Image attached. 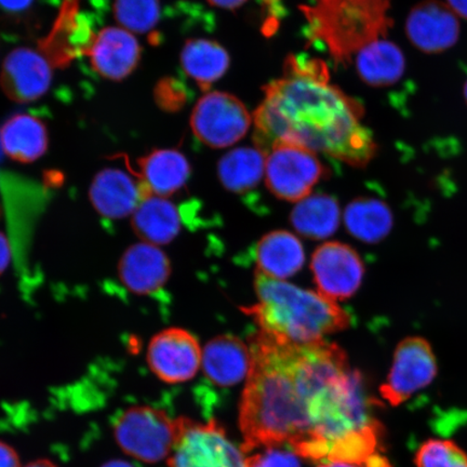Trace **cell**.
Here are the masks:
<instances>
[{
  "mask_svg": "<svg viewBox=\"0 0 467 467\" xmlns=\"http://www.w3.org/2000/svg\"><path fill=\"white\" fill-rule=\"evenodd\" d=\"M0 467H21L19 454L3 441H0Z\"/></svg>",
  "mask_w": 467,
  "mask_h": 467,
  "instance_id": "obj_33",
  "label": "cell"
},
{
  "mask_svg": "<svg viewBox=\"0 0 467 467\" xmlns=\"http://www.w3.org/2000/svg\"><path fill=\"white\" fill-rule=\"evenodd\" d=\"M102 78L120 81L130 76L141 60V46L126 29L105 27L87 54Z\"/></svg>",
  "mask_w": 467,
  "mask_h": 467,
  "instance_id": "obj_17",
  "label": "cell"
},
{
  "mask_svg": "<svg viewBox=\"0 0 467 467\" xmlns=\"http://www.w3.org/2000/svg\"><path fill=\"white\" fill-rule=\"evenodd\" d=\"M202 365L209 381L221 388L234 387L249 375L250 348L236 337H214L203 349Z\"/></svg>",
  "mask_w": 467,
  "mask_h": 467,
  "instance_id": "obj_18",
  "label": "cell"
},
{
  "mask_svg": "<svg viewBox=\"0 0 467 467\" xmlns=\"http://www.w3.org/2000/svg\"><path fill=\"white\" fill-rule=\"evenodd\" d=\"M178 435L169 467H247L246 457L214 420L206 424L178 418Z\"/></svg>",
  "mask_w": 467,
  "mask_h": 467,
  "instance_id": "obj_6",
  "label": "cell"
},
{
  "mask_svg": "<svg viewBox=\"0 0 467 467\" xmlns=\"http://www.w3.org/2000/svg\"><path fill=\"white\" fill-rule=\"evenodd\" d=\"M177 419L150 406H134L117 418L114 437L121 451L145 463H159L172 452Z\"/></svg>",
  "mask_w": 467,
  "mask_h": 467,
  "instance_id": "obj_5",
  "label": "cell"
},
{
  "mask_svg": "<svg viewBox=\"0 0 467 467\" xmlns=\"http://www.w3.org/2000/svg\"><path fill=\"white\" fill-rule=\"evenodd\" d=\"M406 32L409 40L420 51L441 54L458 43L460 22L446 3L425 0L409 14Z\"/></svg>",
  "mask_w": 467,
  "mask_h": 467,
  "instance_id": "obj_12",
  "label": "cell"
},
{
  "mask_svg": "<svg viewBox=\"0 0 467 467\" xmlns=\"http://www.w3.org/2000/svg\"><path fill=\"white\" fill-rule=\"evenodd\" d=\"M318 467H358L353 464L342 463V462H334V463H325L323 465H319Z\"/></svg>",
  "mask_w": 467,
  "mask_h": 467,
  "instance_id": "obj_40",
  "label": "cell"
},
{
  "mask_svg": "<svg viewBox=\"0 0 467 467\" xmlns=\"http://www.w3.org/2000/svg\"><path fill=\"white\" fill-rule=\"evenodd\" d=\"M389 0H313L300 5L309 44L328 50L336 66L349 67L365 47L387 38L393 26Z\"/></svg>",
  "mask_w": 467,
  "mask_h": 467,
  "instance_id": "obj_4",
  "label": "cell"
},
{
  "mask_svg": "<svg viewBox=\"0 0 467 467\" xmlns=\"http://www.w3.org/2000/svg\"><path fill=\"white\" fill-rule=\"evenodd\" d=\"M328 168L314 151L290 143H275L266 153L265 182L279 200L299 202L315 185L328 178Z\"/></svg>",
  "mask_w": 467,
  "mask_h": 467,
  "instance_id": "obj_7",
  "label": "cell"
},
{
  "mask_svg": "<svg viewBox=\"0 0 467 467\" xmlns=\"http://www.w3.org/2000/svg\"><path fill=\"white\" fill-rule=\"evenodd\" d=\"M353 63L359 78L376 88L399 83L406 71V58L400 47L385 38L365 47Z\"/></svg>",
  "mask_w": 467,
  "mask_h": 467,
  "instance_id": "obj_21",
  "label": "cell"
},
{
  "mask_svg": "<svg viewBox=\"0 0 467 467\" xmlns=\"http://www.w3.org/2000/svg\"><path fill=\"white\" fill-rule=\"evenodd\" d=\"M140 178L151 195L168 197L179 192L191 177V166L177 150H155L139 160Z\"/></svg>",
  "mask_w": 467,
  "mask_h": 467,
  "instance_id": "obj_19",
  "label": "cell"
},
{
  "mask_svg": "<svg viewBox=\"0 0 467 467\" xmlns=\"http://www.w3.org/2000/svg\"><path fill=\"white\" fill-rule=\"evenodd\" d=\"M266 154L256 148H238L225 154L218 163V177L227 191H251L265 174Z\"/></svg>",
  "mask_w": 467,
  "mask_h": 467,
  "instance_id": "obj_25",
  "label": "cell"
},
{
  "mask_svg": "<svg viewBox=\"0 0 467 467\" xmlns=\"http://www.w3.org/2000/svg\"><path fill=\"white\" fill-rule=\"evenodd\" d=\"M131 225L141 242L160 247L179 235L181 214L177 206L165 197L150 195L131 215Z\"/></svg>",
  "mask_w": 467,
  "mask_h": 467,
  "instance_id": "obj_20",
  "label": "cell"
},
{
  "mask_svg": "<svg viewBox=\"0 0 467 467\" xmlns=\"http://www.w3.org/2000/svg\"><path fill=\"white\" fill-rule=\"evenodd\" d=\"M247 467H301L294 451L280 447L263 448L262 451L246 458Z\"/></svg>",
  "mask_w": 467,
  "mask_h": 467,
  "instance_id": "obj_31",
  "label": "cell"
},
{
  "mask_svg": "<svg viewBox=\"0 0 467 467\" xmlns=\"http://www.w3.org/2000/svg\"><path fill=\"white\" fill-rule=\"evenodd\" d=\"M155 101L168 113L178 112L188 101V92L180 80L166 78L157 83L154 91Z\"/></svg>",
  "mask_w": 467,
  "mask_h": 467,
  "instance_id": "obj_30",
  "label": "cell"
},
{
  "mask_svg": "<svg viewBox=\"0 0 467 467\" xmlns=\"http://www.w3.org/2000/svg\"><path fill=\"white\" fill-rule=\"evenodd\" d=\"M436 356L428 340L407 337L397 347L393 366L379 393L397 407L420 390L428 388L437 376Z\"/></svg>",
  "mask_w": 467,
  "mask_h": 467,
  "instance_id": "obj_9",
  "label": "cell"
},
{
  "mask_svg": "<svg viewBox=\"0 0 467 467\" xmlns=\"http://www.w3.org/2000/svg\"><path fill=\"white\" fill-rule=\"evenodd\" d=\"M171 261L155 244L138 243L128 248L119 263V275L125 287L138 296L153 295L168 282Z\"/></svg>",
  "mask_w": 467,
  "mask_h": 467,
  "instance_id": "obj_16",
  "label": "cell"
},
{
  "mask_svg": "<svg viewBox=\"0 0 467 467\" xmlns=\"http://www.w3.org/2000/svg\"><path fill=\"white\" fill-rule=\"evenodd\" d=\"M311 267L319 294L332 301L352 296L359 289L365 272L358 254L337 242L323 244L315 250Z\"/></svg>",
  "mask_w": 467,
  "mask_h": 467,
  "instance_id": "obj_11",
  "label": "cell"
},
{
  "mask_svg": "<svg viewBox=\"0 0 467 467\" xmlns=\"http://www.w3.org/2000/svg\"><path fill=\"white\" fill-rule=\"evenodd\" d=\"M35 0H0V13L9 16H19L31 10Z\"/></svg>",
  "mask_w": 467,
  "mask_h": 467,
  "instance_id": "obj_32",
  "label": "cell"
},
{
  "mask_svg": "<svg viewBox=\"0 0 467 467\" xmlns=\"http://www.w3.org/2000/svg\"><path fill=\"white\" fill-rule=\"evenodd\" d=\"M464 97H465V100H466V103H467V81H466V84H465V87H464Z\"/></svg>",
  "mask_w": 467,
  "mask_h": 467,
  "instance_id": "obj_41",
  "label": "cell"
},
{
  "mask_svg": "<svg viewBox=\"0 0 467 467\" xmlns=\"http://www.w3.org/2000/svg\"><path fill=\"white\" fill-rule=\"evenodd\" d=\"M254 287L258 305L243 307L242 311L266 334L295 343H313L350 325L346 309L319 292L297 288L259 271L255 273Z\"/></svg>",
  "mask_w": 467,
  "mask_h": 467,
  "instance_id": "obj_3",
  "label": "cell"
},
{
  "mask_svg": "<svg viewBox=\"0 0 467 467\" xmlns=\"http://www.w3.org/2000/svg\"><path fill=\"white\" fill-rule=\"evenodd\" d=\"M51 64L31 48H17L5 57L0 73V87L11 101L31 103L49 90Z\"/></svg>",
  "mask_w": 467,
  "mask_h": 467,
  "instance_id": "obj_13",
  "label": "cell"
},
{
  "mask_svg": "<svg viewBox=\"0 0 467 467\" xmlns=\"http://www.w3.org/2000/svg\"><path fill=\"white\" fill-rule=\"evenodd\" d=\"M417 467H467V454L451 441L429 440L416 453Z\"/></svg>",
  "mask_w": 467,
  "mask_h": 467,
  "instance_id": "obj_29",
  "label": "cell"
},
{
  "mask_svg": "<svg viewBox=\"0 0 467 467\" xmlns=\"http://www.w3.org/2000/svg\"><path fill=\"white\" fill-rule=\"evenodd\" d=\"M114 16L128 31L145 34L159 23L161 3L160 0H115Z\"/></svg>",
  "mask_w": 467,
  "mask_h": 467,
  "instance_id": "obj_28",
  "label": "cell"
},
{
  "mask_svg": "<svg viewBox=\"0 0 467 467\" xmlns=\"http://www.w3.org/2000/svg\"><path fill=\"white\" fill-rule=\"evenodd\" d=\"M26 467H57L55 463H52L49 460H37L34 462L27 464Z\"/></svg>",
  "mask_w": 467,
  "mask_h": 467,
  "instance_id": "obj_39",
  "label": "cell"
},
{
  "mask_svg": "<svg viewBox=\"0 0 467 467\" xmlns=\"http://www.w3.org/2000/svg\"><path fill=\"white\" fill-rule=\"evenodd\" d=\"M446 4L455 15L467 19V0H447Z\"/></svg>",
  "mask_w": 467,
  "mask_h": 467,
  "instance_id": "obj_36",
  "label": "cell"
},
{
  "mask_svg": "<svg viewBox=\"0 0 467 467\" xmlns=\"http://www.w3.org/2000/svg\"><path fill=\"white\" fill-rule=\"evenodd\" d=\"M263 91L254 143L265 154L273 144L290 143L358 168L376 156L372 132L361 124L363 104L330 84L323 61L289 57L283 78Z\"/></svg>",
  "mask_w": 467,
  "mask_h": 467,
  "instance_id": "obj_1",
  "label": "cell"
},
{
  "mask_svg": "<svg viewBox=\"0 0 467 467\" xmlns=\"http://www.w3.org/2000/svg\"><path fill=\"white\" fill-rule=\"evenodd\" d=\"M291 222L303 236L324 239L337 231L340 223V207L329 195L308 196L296 204L291 213Z\"/></svg>",
  "mask_w": 467,
  "mask_h": 467,
  "instance_id": "obj_27",
  "label": "cell"
},
{
  "mask_svg": "<svg viewBox=\"0 0 467 467\" xmlns=\"http://www.w3.org/2000/svg\"><path fill=\"white\" fill-rule=\"evenodd\" d=\"M230 63L231 58L225 48L210 39L186 40L181 52V66L183 71L194 79L203 91L223 78L230 67Z\"/></svg>",
  "mask_w": 467,
  "mask_h": 467,
  "instance_id": "obj_24",
  "label": "cell"
},
{
  "mask_svg": "<svg viewBox=\"0 0 467 467\" xmlns=\"http://www.w3.org/2000/svg\"><path fill=\"white\" fill-rule=\"evenodd\" d=\"M5 154L22 163L37 161L48 149V131L37 117L17 114L5 122L0 130Z\"/></svg>",
  "mask_w": 467,
  "mask_h": 467,
  "instance_id": "obj_23",
  "label": "cell"
},
{
  "mask_svg": "<svg viewBox=\"0 0 467 467\" xmlns=\"http://www.w3.org/2000/svg\"><path fill=\"white\" fill-rule=\"evenodd\" d=\"M244 104L231 93L213 91L200 99L191 116L192 133L213 149L229 148L246 136L253 124Z\"/></svg>",
  "mask_w": 467,
  "mask_h": 467,
  "instance_id": "obj_8",
  "label": "cell"
},
{
  "mask_svg": "<svg viewBox=\"0 0 467 467\" xmlns=\"http://www.w3.org/2000/svg\"><path fill=\"white\" fill-rule=\"evenodd\" d=\"M365 467H392L389 460L385 458L381 453L373 454L372 457L367 461Z\"/></svg>",
  "mask_w": 467,
  "mask_h": 467,
  "instance_id": "obj_37",
  "label": "cell"
},
{
  "mask_svg": "<svg viewBox=\"0 0 467 467\" xmlns=\"http://www.w3.org/2000/svg\"><path fill=\"white\" fill-rule=\"evenodd\" d=\"M249 348L251 367L239 410L242 451L285 443L294 449L311 434V397L301 376L299 343L260 330Z\"/></svg>",
  "mask_w": 467,
  "mask_h": 467,
  "instance_id": "obj_2",
  "label": "cell"
},
{
  "mask_svg": "<svg viewBox=\"0 0 467 467\" xmlns=\"http://www.w3.org/2000/svg\"><path fill=\"white\" fill-rule=\"evenodd\" d=\"M305 260L301 242L287 231L268 233L256 246L258 271L272 278L284 280L295 275Z\"/></svg>",
  "mask_w": 467,
  "mask_h": 467,
  "instance_id": "obj_22",
  "label": "cell"
},
{
  "mask_svg": "<svg viewBox=\"0 0 467 467\" xmlns=\"http://www.w3.org/2000/svg\"><path fill=\"white\" fill-rule=\"evenodd\" d=\"M96 37L78 14V0H64L51 33L40 42L39 48L51 66L67 67L75 57L89 52Z\"/></svg>",
  "mask_w": 467,
  "mask_h": 467,
  "instance_id": "obj_15",
  "label": "cell"
},
{
  "mask_svg": "<svg viewBox=\"0 0 467 467\" xmlns=\"http://www.w3.org/2000/svg\"><path fill=\"white\" fill-rule=\"evenodd\" d=\"M11 261V248L8 238L0 232V275L7 270Z\"/></svg>",
  "mask_w": 467,
  "mask_h": 467,
  "instance_id": "obj_34",
  "label": "cell"
},
{
  "mask_svg": "<svg viewBox=\"0 0 467 467\" xmlns=\"http://www.w3.org/2000/svg\"><path fill=\"white\" fill-rule=\"evenodd\" d=\"M348 231L359 241L376 244L387 237L393 227V213L387 203L376 198H358L346 210Z\"/></svg>",
  "mask_w": 467,
  "mask_h": 467,
  "instance_id": "obj_26",
  "label": "cell"
},
{
  "mask_svg": "<svg viewBox=\"0 0 467 467\" xmlns=\"http://www.w3.org/2000/svg\"><path fill=\"white\" fill-rule=\"evenodd\" d=\"M141 180L119 168H105L93 179L89 200L96 212L104 218L120 220L136 212L140 203L150 196Z\"/></svg>",
  "mask_w": 467,
  "mask_h": 467,
  "instance_id": "obj_14",
  "label": "cell"
},
{
  "mask_svg": "<svg viewBox=\"0 0 467 467\" xmlns=\"http://www.w3.org/2000/svg\"><path fill=\"white\" fill-rule=\"evenodd\" d=\"M202 352L197 338L181 328H169L151 338L146 360L151 372L162 382L190 381L202 365Z\"/></svg>",
  "mask_w": 467,
  "mask_h": 467,
  "instance_id": "obj_10",
  "label": "cell"
},
{
  "mask_svg": "<svg viewBox=\"0 0 467 467\" xmlns=\"http://www.w3.org/2000/svg\"><path fill=\"white\" fill-rule=\"evenodd\" d=\"M101 467H136L128 461L124 460H110L109 462L104 463Z\"/></svg>",
  "mask_w": 467,
  "mask_h": 467,
  "instance_id": "obj_38",
  "label": "cell"
},
{
  "mask_svg": "<svg viewBox=\"0 0 467 467\" xmlns=\"http://www.w3.org/2000/svg\"><path fill=\"white\" fill-rule=\"evenodd\" d=\"M248 0H208L210 5L221 9L235 10L241 8Z\"/></svg>",
  "mask_w": 467,
  "mask_h": 467,
  "instance_id": "obj_35",
  "label": "cell"
}]
</instances>
